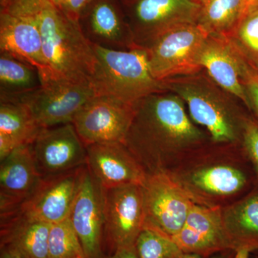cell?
<instances>
[{
  "label": "cell",
  "instance_id": "1",
  "mask_svg": "<svg viewBox=\"0 0 258 258\" xmlns=\"http://www.w3.org/2000/svg\"><path fill=\"white\" fill-rule=\"evenodd\" d=\"M211 142L206 131L191 120L184 101L164 91L134 105L123 144L147 174H152L166 172Z\"/></svg>",
  "mask_w": 258,
  "mask_h": 258
},
{
  "label": "cell",
  "instance_id": "2",
  "mask_svg": "<svg viewBox=\"0 0 258 258\" xmlns=\"http://www.w3.org/2000/svg\"><path fill=\"white\" fill-rule=\"evenodd\" d=\"M196 205L223 208L257 184L242 144L210 142L166 171Z\"/></svg>",
  "mask_w": 258,
  "mask_h": 258
},
{
  "label": "cell",
  "instance_id": "3",
  "mask_svg": "<svg viewBox=\"0 0 258 258\" xmlns=\"http://www.w3.org/2000/svg\"><path fill=\"white\" fill-rule=\"evenodd\" d=\"M166 91L184 101L191 120L214 143L240 144L247 113L241 102L222 89L204 71L163 81Z\"/></svg>",
  "mask_w": 258,
  "mask_h": 258
},
{
  "label": "cell",
  "instance_id": "4",
  "mask_svg": "<svg viewBox=\"0 0 258 258\" xmlns=\"http://www.w3.org/2000/svg\"><path fill=\"white\" fill-rule=\"evenodd\" d=\"M35 17L41 31L47 69L42 80L90 83L96 57L92 43L83 35L79 23L70 20L51 4Z\"/></svg>",
  "mask_w": 258,
  "mask_h": 258
},
{
  "label": "cell",
  "instance_id": "5",
  "mask_svg": "<svg viewBox=\"0 0 258 258\" xmlns=\"http://www.w3.org/2000/svg\"><path fill=\"white\" fill-rule=\"evenodd\" d=\"M96 57L91 83L97 96H108L134 105L153 93L166 91L153 76L146 49L113 50L92 44Z\"/></svg>",
  "mask_w": 258,
  "mask_h": 258
},
{
  "label": "cell",
  "instance_id": "6",
  "mask_svg": "<svg viewBox=\"0 0 258 258\" xmlns=\"http://www.w3.org/2000/svg\"><path fill=\"white\" fill-rule=\"evenodd\" d=\"M208 35L198 24L171 29L146 49L151 72L163 81L203 71L199 55Z\"/></svg>",
  "mask_w": 258,
  "mask_h": 258
},
{
  "label": "cell",
  "instance_id": "7",
  "mask_svg": "<svg viewBox=\"0 0 258 258\" xmlns=\"http://www.w3.org/2000/svg\"><path fill=\"white\" fill-rule=\"evenodd\" d=\"M124 8L136 46L147 49L171 29L197 24L201 5L193 0H134Z\"/></svg>",
  "mask_w": 258,
  "mask_h": 258
},
{
  "label": "cell",
  "instance_id": "8",
  "mask_svg": "<svg viewBox=\"0 0 258 258\" xmlns=\"http://www.w3.org/2000/svg\"><path fill=\"white\" fill-rule=\"evenodd\" d=\"M104 244L111 253L134 247L145 225L142 185L130 184L103 189Z\"/></svg>",
  "mask_w": 258,
  "mask_h": 258
},
{
  "label": "cell",
  "instance_id": "9",
  "mask_svg": "<svg viewBox=\"0 0 258 258\" xmlns=\"http://www.w3.org/2000/svg\"><path fill=\"white\" fill-rule=\"evenodd\" d=\"M42 83L41 88L20 102L28 107L42 128L72 123L83 107L97 96L90 83L52 79Z\"/></svg>",
  "mask_w": 258,
  "mask_h": 258
},
{
  "label": "cell",
  "instance_id": "10",
  "mask_svg": "<svg viewBox=\"0 0 258 258\" xmlns=\"http://www.w3.org/2000/svg\"><path fill=\"white\" fill-rule=\"evenodd\" d=\"M142 187L144 227L172 239L184 225L193 202L166 173L147 174Z\"/></svg>",
  "mask_w": 258,
  "mask_h": 258
},
{
  "label": "cell",
  "instance_id": "11",
  "mask_svg": "<svg viewBox=\"0 0 258 258\" xmlns=\"http://www.w3.org/2000/svg\"><path fill=\"white\" fill-rule=\"evenodd\" d=\"M134 106L108 96H96L83 107L72 123L86 147L124 143Z\"/></svg>",
  "mask_w": 258,
  "mask_h": 258
},
{
  "label": "cell",
  "instance_id": "12",
  "mask_svg": "<svg viewBox=\"0 0 258 258\" xmlns=\"http://www.w3.org/2000/svg\"><path fill=\"white\" fill-rule=\"evenodd\" d=\"M30 148L42 177L87 164V148L71 123L42 128Z\"/></svg>",
  "mask_w": 258,
  "mask_h": 258
},
{
  "label": "cell",
  "instance_id": "13",
  "mask_svg": "<svg viewBox=\"0 0 258 258\" xmlns=\"http://www.w3.org/2000/svg\"><path fill=\"white\" fill-rule=\"evenodd\" d=\"M69 217L79 236L86 258H106L103 189L87 165Z\"/></svg>",
  "mask_w": 258,
  "mask_h": 258
},
{
  "label": "cell",
  "instance_id": "14",
  "mask_svg": "<svg viewBox=\"0 0 258 258\" xmlns=\"http://www.w3.org/2000/svg\"><path fill=\"white\" fill-rule=\"evenodd\" d=\"M86 166L62 174L42 177L31 196L13 215L19 214L50 224L68 218Z\"/></svg>",
  "mask_w": 258,
  "mask_h": 258
},
{
  "label": "cell",
  "instance_id": "15",
  "mask_svg": "<svg viewBox=\"0 0 258 258\" xmlns=\"http://www.w3.org/2000/svg\"><path fill=\"white\" fill-rule=\"evenodd\" d=\"M79 23L84 36L94 45L118 50L137 47L120 0H92Z\"/></svg>",
  "mask_w": 258,
  "mask_h": 258
},
{
  "label": "cell",
  "instance_id": "16",
  "mask_svg": "<svg viewBox=\"0 0 258 258\" xmlns=\"http://www.w3.org/2000/svg\"><path fill=\"white\" fill-rule=\"evenodd\" d=\"M87 148L90 172L103 189L143 185L147 174L123 143L92 144Z\"/></svg>",
  "mask_w": 258,
  "mask_h": 258
},
{
  "label": "cell",
  "instance_id": "17",
  "mask_svg": "<svg viewBox=\"0 0 258 258\" xmlns=\"http://www.w3.org/2000/svg\"><path fill=\"white\" fill-rule=\"evenodd\" d=\"M42 176L37 169L30 145L17 148L1 160V219L13 215L36 189Z\"/></svg>",
  "mask_w": 258,
  "mask_h": 258
},
{
  "label": "cell",
  "instance_id": "18",
  "mask_svg": "<svg viewBox=\"0 0 258 258\" xmlns=\"http://www.w3.org/2000/svg\"><path fill=\"white\" fill-rule=\"evenodd\" d=\"M199 63L209 77L248 109L243 77L248 62L225 37L208 35L199 55Z\"/></svg>",
  "mask_w": 258,
  "mask_h": 258
},
{
  "label": "cell",
  "instance_id": "19",
  "mask_svg": "<svg viewBox=\"0 0 258 258\" xmlns=\"http://www.w3.org/2000/svg\"><path fill=\"white\" fill-rule=\"evenodd\" d=\"M172 240L183 253L204 257L231 250L222 224L221 208L195 203L184 225Z\"/></svg>",
  "mask_w": 258,
  "mask_h": 258
},
{
  "label": "cell",
  "instance_id": "20",
  "mask_svg": "<svg viewBox=\"0 0 258 258\" xmlns=\"http://www.w3.org/2000/svg\"><path fill=\"white\" fill-rule=\"evenodd\" d=\"M41 31L36 17L0 11V52L35 66L41 78L46 74Z\"/></svg>",
  "mask_w": 258,
  "mask_h": 258
},
{
  "label": "cell",
  "instance_id": "21",
  "mask_svg": "<svg viewBox=\"0 0 258 258\" xmlns=\"http://www.w3.org/2000/svg\"><path fill=\"white\" fill-rule=\"evenodd\" d=\"M221 215L231 250H258V191L221 208Z\"/></svg>",
  "mask_w": 258,
  "mask_h": 258
},
{
  "label": "cell",
  "instance_id": "22",
  "mask_svg": "<svg viewBox=\"0 0 258 258\" xmlns=\"http://www.w3.org/2000/svg\"><path fill=\"white\" fill-rule=\"evenodd\" d=\"M51 224L19 214L1 220V246L14 249L23 258H48Z\"/></svg>",
  "mask_w": 258,
  "mask_h": 258
},
{
  "label": "cell",
  "instance_id": "23",
  "mask_svg": "<svg viewBox=\"0 0 258 258\" xmlns=\"http://www.w3.org/2000/svg\"><path fill=\"white\" fill-rule=\"evenodd\" d=\"M41 129L23 103L0 102V160L32 144Z\"/></svg>",
  "mask_w": 258,
  "mask_h": 258
},
{
  "label": "cell",
  "instance_id": "24",
  "mask_svg": "<svg viewBox=\"0 0 258 258\" xmlns=\"http://www.w3.org/2000/svg\"><path fill=\"white\" fill-rule=\"evenodd\" d=\"M42 86L41 76L37 68L0 52V102L20 103Z\"/></svg>",
  "mask_w": 258,
  "mask_h": 258
},
{
  "label": "cell",
  "instance_id": "25",
  "mask_svg": "<svg viewBox=\"0 0 258 258\" xmlns=\"http://www.w3.org/2000/svg\"><path fill=\"white\" fill-rule=\"evenodd\" d=\"M197 24L207 35L227 37L250 11L249 0H205Z\"/></svg>",
  "mask_w": 258,
  "mask_h": 258
},
{
  "label": "cell",
  "instance_id": "26",
  "mask_svg": "<svg viewBox=\"0 0 258 258\" xmlns=\"http://www.w3.org/2000/svg\"><path fill=\"white\" fill-rule=\"evenodd\" d=\"M225 37L244 60L258 68V8L249 11Z\"/></svg>",
  "mask_w": 258,
  "mask_h": 258
},
{
  "label": "cell",
  "instance_id": "27",
  "mask_svg": "<svg viewBox=\"0 0 258 258\" xmlns=\"http://www.w3.org/2000/svg\"><path fill=\"white\" fill-rule=\"evenodd\" d=\"M86 258L82 244L69 217L51 224L48 258Z\"/></svg>",
  "mask_w": 258,
  "mask_h": 258
},
{
  "label": "cell",
  "instance_id": "28",
  "mask_svg": "<svg viewBox=\"0 0 258 258\" xmlns=\"http://www.w3.org/2000/svg\"><path fill=\"white\" fill-rule=\"evenodd\" d=\"M139 258H181L182 251L174 241L144 227L135 243Z\"/></svg>",
  "mask_w": 258,
  "mask_h": 258
},
{
  "label": "cell",
  "instance_id": "29",
  "mask_svg": "<svg viewBox=\"0 0 258 258\" xmlns=\"http://www.w3.org/2000/svg\"><path fill=\"white\" fill-rule=\"evenodd\" d=\"M241 144L250 161L258 184V120L247 115L242 128Z\"/></svg>",
  "mask_w": 258,
  "mask_h": 258
},
{
  "label": "cell",
  "instance_id": "30",
  "mask_svg": "<svg viewBox=\"0 0 258 258\" xmlns=\"http://www.w3.org/2000/svg\"><path fill=\"white\" fill-rule=\"evenodd\" d=\"M49 4H50V0H10L0 11L21 16L35 17Z\"/></svg>",
  "mask_w": 258,
  "mask_h": 258
},
{
  "label": "cell",
  "instance_id": "31",
  "mask_svg": "<svg viewBox=\"0 0 258 258\" xmlns=\"http://www.w3.org/2000/svg\"><path fill=\"white\" fill-rule=\"evenodd\" d=\"M243 85L248 101V110L258 120V68L247 64L243 77Z\"/></svg>",
  "mask_w": 258,
  "mask_h": 258
},
{
  "label": "cell",
  "instance_id": "32",
  "mask_svg": "<svg viewBox=\"0 0 258 258\" xmlns=\"http://www.w3.org/2000/svg\"><path fill=\"white\" fill-rule=\"evenodd\" d=\"M91 1L92 0H50V3L64 16L79 23L81 15Z\"/></svg>",
  "mask_w": 258,
  "mask_h": 258
},
{
  "label": "cell",
  "instance_id": "33",
  "mask_svg": "<svg viewBox=\"0 0 258 258\" xmlns=\"http://www.w3.org/2000/svg\"><path fill=\"white\" fill-rule=\"evenodd\" d=\"M106 258H139L135 246L116 249L113 253L108 254Z\"/></svg>",
  "mask_w": 258,
  "mask_h": 258
},
{
  "label": "cell",
  "instance_id": "34",
  "mask_svg": "<svg viewBox=\"0 0 258 258\" xmlns=\"http://www.w3.org/2000/svg\"><path fill=\"white\" fill-rule=\"evenodd\" d=\"M235 254V251L227 250L214 254L211 257H204L202 256L197 255V254L183 253L181 258H234Z\"/></svg>",
  "mask_w": 258,
  "mask_h": 258
},
{
  "label": "cell",
  "instance_id": "35",
  "mask_svg": "<svg viewBox=\"0 0 258 258\" xmlns=\"http://www.w3.org/2000/svg\"><path fill=\"white\" fill-rule=\"evenodd\" d=\"M0 258H23L14 249L6 246H1Z\"/></svg>",
  "mask_w": 258,
  "mask_h": 258
},
{
  "label": "cell",
  "instance_id": "36",
  "mask_svg": "<svg viewBox=\"0 0 258 258\" xmlns=\"http://www.w3.org/2000/svg\"><path fill=\"white\" fill-rule=\"evenodd\" d=\"M249 253L250 252L247 249H240L236 251L234 258H249Z\"/></svg>",
  "mask_w": 258,
  "mask_h": 258
},
{
  "label": "cell",
  "instance_id": "37",
  "mask_svg": "<svg viewBox=\"0 0 258 258\" xmlns=\"http://www.w3.org/2000/svg\"><path fill=\"white\" fill-rule=\"evenodd\" d=\"M251 10L258 8V0H249Z\"/></svg>",
  "mask_w": 258,
  "mask_h": 258
},
{
  "label": "cell",
  "instance_id": "38",
  "mask_svg": "<svg viewBox=\"0 0 258 258\" xmlns=\"http://www.w3.org/2000/svg\"><path fill=\"white\" fill-rule=\"evenodd\" d=\"M10 0H0V7H1V8H5L10 3Z\"/></svg>",
  "mask_w": 258,
  "mask_h": 258
},
{
  "label": "cell",
  "instance_id": "39",
  "mask_svg": "<svg viewBox=\"0 0 258 258\" xmlns=\"http://www.w3.org/2000/svg\"><path fill=\"white\" fill-rule=\"evenodd\" d=\"M134 0H120L122 3H123V6H127V5H130L131 3H133Z\"/></svg>",
  "mask_w": 258,
  "mask_h": 258
},
{
  "label": "cell",
  "instance_id": "40",
  "mask_svg": "<svg viewBox=\"0 0 258 258\" xmlns=\"http://www.w3.org/2000/svg\"><path fill=\"white\" fill-rule=\"evenodd\" d=\"M195 3H198V4L201 5L205 0H193Z\"/></svg>",
  "mask_w": 258,
  "mask_h": 258
},
{
  "label": "cell",
  "instance_id": "41",
  "mask_svg": "<svg viewBox=\"0 0 258 258\" xmlns=\"http://www.w3.org/2000/svg\"><path fill=\"white\" fill-rule=\"evenodd\" d=\"M77 258H83V257H77Z\"/></svg>",
  "mask_w": 258,
  "mask_h": 258
}]
</instances>
